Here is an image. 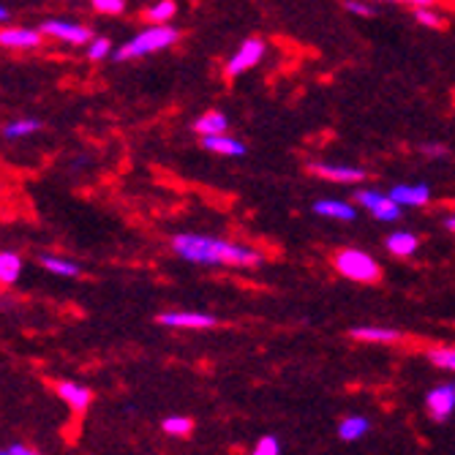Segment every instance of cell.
Returning <instances> with one entry per match:
<instances>
[{
  "label": "cell",
  "mask_w": 455,
  "mask_h": 455,
  "mask_svg": "<svg viewBox=\"0 0 455 455\" xmlns=\"http://www.w3.org/2000/svg\"><path fill=\"white\" fill-rule=\"evenodd\" d=\"M175 254L196 262V265H235V267H251L259 265L262 257L245 245H235L219 237H204V235H178L172 240Z\"/></svg>",
  "instance_id": "obj_1"
},
{
  "label": "cell",
  "mask_w": 455,
  "mask_h": 455,
  "mask_svg": "<svg viewBox=\"0 0 455 455\" xmlns=\"http://www.w3.org/2000/svg\"><path fill=\"white\" fill-rule=\"evenodd\" d=\"M178 41V30L175 28H164V25H156V28H148L142 30L140 36H134L129 44H123L115 58L117 60H134V58H142V55H150V52H158V50H167Z\"/></svg>",
  "instance_id": "obj_2"
},
{
  "label": "cell",
  "mask_w": 455,
  "mask_h": 455,
  "mask_svg": "<svg viewBox=\"0 0 455 455\" xmlns=\"http://www.w3.org/2000/svg\"><path fill=\"white\" fill-rule=\"evenodd\" d=\"M336 267L341 275L360 281V283H374L382 275V267L374 257H368L365 251H357V248H347V251L336 254Z\"/></svg>",
  "instance_id": "obj_3"
},
{
  "label": "cell",
  "mask_w": 455,
  "mask_h": 455,
  "mask_svg": "<svg viewBox=\"0 0 455 455\" xmlns=\"http://www.w3.org/2000/svg\"><path fill=\"white\" fill-rule=\"evenodd\" d=\"M265 55V41L262 38H248L245 44L235 52V58L227 63V76H237L248 68H254Z\"/></svg>",
  "instance_id": "obj_4"
},
{
  "label": "cell",
  "mask_w": 455,
  "mask_h": 455,
  "mask_svg": "<svg viewBox=\"0 0 455 455\" xmlns=\"http://www.w3.org/2000/svg\"><path fill=\"white\" fill-rule=\"evenodd\" d=\"M41 33H47L58 41H66V44H88L91 41V30L85 25L76 22H63V20H50L41 25Z\"/></svg>",
  "instance_id": "obj_5"
},
{
  "label": "cell",
  "mask_w": 455,
  "mask_h": 455,
  "mask_svg": "<svg viewBox=\"0 0 455 455\" xmlns=\"http://www.w3.org/2000/svg\"><path fill=\"white\" fill-rule=\"evenodd\" d=\"M38 44H41V33L33 28L0 30V47H6V50H36Z\"/></svg>",
  "instance_id": "obj_6"
},
{
  "label": "cell",
  "mask_w": 455,
  "mask_h": 455,
  "mask_svg": "<svg viewBox=\"0 0 455 455\" xmlns=\"http://www.w3.org/2000/svg\"><path fill=\"white\" fill-rule=\"evenodd\" d=\"M455 409V385H442L428 393V411L434 420H447Z\"/></svg>",
  "instance_id": "obj_7"
},
{
  "label": "cell",
  "mask_w": 455,
  "mask_h": 455,
  "mask_svg": "<svg viewBox=\"0 0 455 455\" xmlns=\"http://www.w3.org/2000/svg\"><path fill=\"white\" fill-rule=\"evenodd\" d=\"M158 322L167 324V327H194V330H204V327H213L216 324L213 316L196 314V311H170V314H161Z\"/></svg>",
  "instance_id": "obj_8"
},
{
  "label": "cell",
  "mask_w": 455,
  "mask_h": 455,
  "mask_svg": "<svg viewBox=\"0 0 455 455\" xmlns=\"http://www.w3.org/2000/svg\"><path fill=\"white\" fill-rule=\"evenodd\" d=\"M314 175L324 178V180H333V183H357L365 180V172L357 167H330V164H311L308 167Z\"/></svg>",
  "instance_id": "obj_9"
},
{
  "label": "cell",
  "mask_w": 455,
  "mask_h": 455,
  "mask_svg": "<svg viewBox=\"0 0 455 455\" xmlns=\"http://www.w3.org/2000/svg\"><path fill=\"white\" fill-rule=\"evenodd\" d=\"M58 395L74 409V411H88L91 406V390L88 387H82V385H74V382H60L58 385Z\"/></svg>",
  "instance_id": "obj_10"
},
{
  "label": "cell",
  "mask_w": 455,
  "mask_h": 455,
  "mask_svg": "<svg viewBox=\"0 0 455 455\" xmlns=\"http://www.w3.org/2000/svg\"><path fill=\"white\" fill-rule=\"evenodd\" d=\"M314 213L316 216H327V219H341V221H355V208L349 202H339V199H319L314 202Z\"/></svg>",
  "instance_id": "obj_11"
},
{
  "label": "cell",
  "mask_w": 455,
  "mask_h": 455,
  "mask_svg": "<svg viewBox=\"0 0 455 455\" xmlns=\"http://www.w3.org/2000/svg\"><path fill=\"white\" fill-rule=\"evenodd\" d=\"M202 145L213 150V153H221V156H243L245 153V145L240 140H232V137H224V134H211V137H202Z\"/></svg>",
  "instance_id": "obj_12"
},
{
  "label": "cell",
  "mask_w": 455,
  "mask_h": 455,
  "mask_svg": "<svg viewBox=\"0 0 455 455\" xmlns=\"http://www.w3.org/2000/svg\"><path fill=\"white\" fill-rule=\"evenodd\" d=\"M227 117L221 112H204L196 123H194V132L202 137H211V134H224L227 132Z\"/></svg>",
  "instance_id": "obj_13"
},
{
  "label": "cell",
  "mask_w": 455,
  "mask_h": 455,
  "mask_svg": "<svg viewBox=\"0 0 455 455\" xmlns=\"http://www.w3.org/2000/svg\"><path fill=\"white\" fill-rule=\"evenodd\" d=\"M390 196L398 202V204H426L431 191L426 186H395L390 191Z\"/></svg>",
  "instance_id": "obj_14"
},
{
  "label": "cell",
  "mask_w": 455,
  "mask_h": 455,
  "mask_svg": "<svg viewBox=\"0 0 455 455\" xmlns=\"http://www.w3.org/2000/svg\"><path fill=\"white\" fill-rule=\"evenodd\" d=\"M352 336L360 339V341H377V344L401 341L398 330H385V327H357V330H352Z\"/></svg>",
  "instance_id": "obj_15"
},
{
  "label": "cell",
  "mask_w": 455,
  "mask_h": 455,
  "mask_svg": "<svg viewBox=\"0 0 455 455\" xmlns=\"http://www.w3.org/2000/svg\"><path fill=\"white\" fill-rule=\"evenodd\" d=\"M22 275V259L12 251H0V283H14Z\"/></svg>",
  "instance_id": "obj_16"
},
{
  "label": "cell",
  "mask_w": 455,
  "mask_h": 455,
  "mask_svg": "<svg viewBox=\"0 0 455 455\" xmlns=\"http://www.w3.org/2000/svg\"><path fill=\"white\" fill-rule=\"evenodd\" d=\"M38 262H41V267H44V270H50L52 275H63V278H74V275H79V267H76L74 262L63 259V257H52V254H44V257H41Z\"/></svg>",
  "instance_id": "obj_17"
},
{
  "label": "cell",
  "mask_w": 455,
  "mask_h": 455,
  "mask_svg": "<svg viewBox=\"0 0 455 455\" xmlns=\"http://www.w3.org/2000/svg\"><path fill=\"white\" fill-rule=\"evenodd\" d=\"M387 248L395 254V257H409V254H415V248H418V237L415 235H409V232H395L387 237Z\"/></svg>",
  "instance_id": "obj_18"
},
{
  "label": "cell",
  "mask_w": 455,
  "mask_h": 455,
  "mask_svg": "<svg viewBox=\"0 0 455 455\" xmlns=\"http://www.w3.org/2000/svg\"><path fill=\"white\" fill-rule=\"evenodd\" d=\"M371 213H374V219H379V221H395V219H401V204L393 196H382L374 208H371Z\"/></svg>",
  "instance_id": "obj_19"
},
{
  "label": "cell",
  "mask_w": 455,
  "mask_h": 455,
  "mask_svg": "<svg viewBox=\"0 0 455 455\" xmlns=\"http://www.w3.org/2000/svg\"><path fill=\"white\" fill-rule=\"evenodd\" d=\"M175 12H178V4L175 0H161V4H156V6H150L148 9V20L153 22V25H164L167 20H172L175 17Z\"/></svg>",
  "instance_id": "obj_20"
},
{
  "label": "cell",
  "mask_w": 455,
  "mask_h": 455,
  "mask_svg": "<svg viewBox=\"0 0 455 455\" xmlns=\"http://www.w3.org/2000/svg\"><path fill=\"white\" fill-rule=\"evenodd\" d=\"M41 129V123L38 120H14L9 123V126L4 129V137L6 140H20V137H30Z\"/></svg>",
  "instance_id": "obj_21"
},
{
  "label": "cell",
  "mask_w": 455,
  "mask_h": 455,
  "mask_svg": "<svg viewBox=\"0 0 455 455\" xmlns=\"http://www.w3.org/2000/svg\"><path fill=\"white\" fill-rule=\"evenodd\" d=\"M365 431H368V420H365V418H347V420L341 423V428H339L341 439H347V442L360 439Z\"/></svg>",
  "instance_id": "obj_22"
},
{
  "label": "cell",
  "mask_w": 455,
  "mask_h": 455,
  "mask_svg": "<svg viewBox=\"0 0 455 455\" xmlns=\"http://www.w3.org/2000/svg\"><path fill=\"white\" fill-rule=\"evenodd\" d=\"M194 428V420L188 418H167L164 420V431H167L170 436H188Z\"/></svg>",
  "instance_id": "obj_23"
},
{
  "label": "cell",
  "mask_w": 455,
  "mask_h": 455,
  "mask_svg": "<svg viewBox=\"0 0 455 455\" xmlns=\"http://www.w3.org/2000/svg\"><path fill=\"white\" fill-rule=\"evenodd\" d=\"M428 357H431V363H436L447 371H455V349H431Z\"/></svg>",
  "instance_id": "obj_24"
},
{
  "label": "cell",
  "mask_w": 455,
  "mask_h": 455,
  "mask_svg": "<svg viewBox=\"0 0 455 455\" xmlns=\"http://www.w3.org/2000/svg\"><path fill=\"white\" fill-rule=\"evenodd\" d=\"M415 20L420 22V25H426V28H442L444 22H442V17L439 14H434L431 9H426V6H420L418 12H415Z\"/></svg>",
  "instance_id": "obj_25"
},
{
  "label": "cell",
  "mask_w": 455,
  "mask_h": 455,
  "mask_svg": "<svg viewBox=\"0 0 455 455\" xmlns=\"http://www.w3.org/2000/svg\"><path fill=\"white\" fill-rule=\"evenodd\" d=\"M91 4L104 14H120L123 9H126V0H91Z\"/></svg>",
  "instance_id": "obj_26"
},
{
  "label": "cell",
  "mask_w": 455,
  "mask_h": 455,
  "mask_svg": "<svg viewBox=\"0 0 455 455\" xmlns=\"http://www.w3.org/2000/svg\"><path fill=\"white\" fill-rule=\"evenodd\" d=\"M109 41L107 38H96V41H91V50H88V58L91 60H101V58H107L109 55Z\"/></svg>",
  "instance_id": "obj_27"
},
{
  "label": "cell",
  "mask_w": 455,
  "mask_h": 455,
  "mask_svg": "<svg viewBox=\"0 0 455 455\" xmlns=\"http://www.w3.org/2000/svg\"><path fill=\"white\" fill-rule=\"evenodd\" d=\"M382 196H385V194H379V191H365V188L355 194V199H357V202L363 204V208H368V211L374 208V204H377V202H379Z\"/></svg>",
  "instance_id": "obj_28"
},
{
  "label": "cell",
  "mask_w": 455,
  "mask_h": 455,
  "mask_svg": "<svg viewBox=\"0 0 455 455\" xmlns=\"http://www.w3.org/2000/svg\"><path fill=\"white\" fill-rule=\"evenodd\" d=\"M254 452H257V455H278V452H281V444H278L273 436H265V439L254 447Z\"/></svg>",
  "instance_id": "obj_29"
},
{
  "label": "cell",
  "mask_w": 455,
  "mask_h": 455,
  "mask_svg": "<svg viewBox=\"0 0 455 455\" xmlns=\"http://www.w3.org/2000/svg\"><path fill=\"white\" fill-rule=\"evenodd\" d=\"M347 12L360 14V17H371V14H374V9L365 6V4H360V0H349V4H347Z\"/></svg>",
  "instance_id": "obj_30"
},
{
  "label": "cell",
  "mask_w": 455,
  "mask_h": 455,
  "mask_svg": "<svg viewBox=\"0 0 455 455\" xmlns=\"http://www.w3.org/2000/svg\"><path fill=\"white\" fill-rule=\"evenodd\" d=\"M30 452H33V450L25 447V444H9V447L0 450V455H30Z\"/></svg>",
  "instance_id": "obj_31"
},
{
  "label": "cell",
  "mask_w": 455,
  "mask_h": 455,
  "mask_svg": "<svg viewBox=\"0 0 455 455\" xmlns=\"http://www.w3.org/2000/svg\"><path fill=\"white\" fill-rule=\"evenodd\" d=\"M423 153H426V156H439V158H444V156H447V148H444V145H423Z\"/></svg>",
  "instance_id": "obj_32"
},
{
  "label": "cell",
  "mask_w": 455,
  "mask_h": 455,
  "mask_svg": "<svg viewBox=\"0 0 455 455\" xmlns=\"http://www.w3.org/2000/svg\"><path fill=\"white\" fill-rule=\"evenodd\" d=\"M403 4H411V6H431L434 0H403Z\"/></svg>",
  "instance_id": "obj_33"
},
{
  "label": "cell",
  "mask_w": 455,
  "mask_h": 455,
  "mask_svg": "<svg viewBox=\"0 0 455 455\" xmlns=\"http://www.w3.org/2000/svg\"><path fill=\"white\" fill-rule=\"evenodd\" d=\"M9 20V12L4 9V6H0V22H6Z\"/></svg>",
  "instance_id": "obj_34"
},
{
  "label": "cell",
  "mask_w": 455,
  "mask_h": 455,
  "mask_svg": "<svg viewBox=\"0 0 455 455\" xmlns=\"http://www.w3.org/2000/svg\"><path fill=\"white\" fill-rule=\"evenodd\" d=\"M447 229H452V232H455V219H450V221H447Z\"/></svg>",
  "instance_id": "obj_35"
}]
</instances>
